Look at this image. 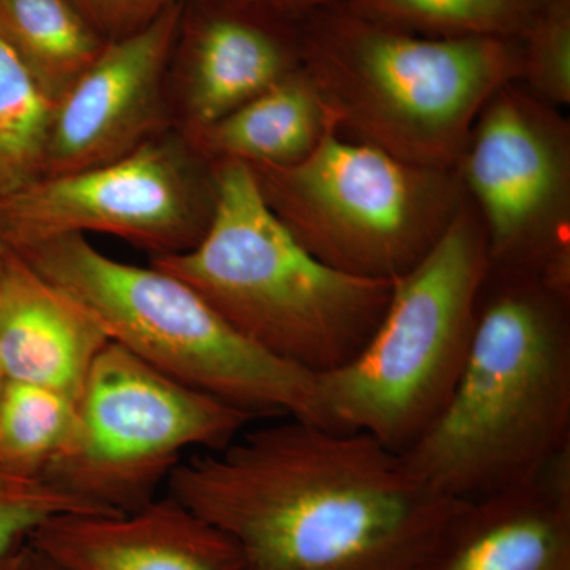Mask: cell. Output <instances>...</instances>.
<instances>
[{
    "instance_id": "obj_22",
    "label": "cell",
    "mask_w": 570,
    "mask_h": 570,
    "mask_svg": "<svg viewBox=\"0 0 570 570\" xmlns=\"http://www.w3.org/2000/svg\"><path fill=\"white\" fill-rule=\"evenodd\" d=\"M63 513H105L43 479L22 478L0 466V562L31 542L45 521Z\"/></svg>"
},
{
    "instance_id": "obj_19",
    "label": "cell",
    "mask_w": 570,
    "mask_h": 570,
    "mask_svg": "<svg viewBox=\"0 0 570 570\" xmlns=\"http://www.w3.org/2000/svg\"><path fill=\"white\" fill-rule=\"evenodd\" d=\"M55 104L0 37V204L45 176Z\"/></svg>"
},
{
    "instance_id": "obj_2",
    "label": "cell",
    "mask_w": 570,
    "mask_h": 570,
    "mask_svg": "<svg viewBox=\"0 0 570 570\" xmlns=\"http://www.w3.org/2000/svg\"><path fill=\"white\" fill-rule=\"evenodd\" d=\"M570 450V285L490 268L466 362L404 459L445 497H491Z\"/></svg>"
},
{
    "instance_id": "obj_13",
    "label": "cell",
    "mask_w": 570,
    "mask_h": 570,
    "mask_svg": "<svg viewBox=\"0 0 570 570\" xmlns=\"http://www.w3.org/2000/svg\"><path fill=\"white\" fill-rule=\"evenodd\" d=\"M32 549L67 570H239L232 539L165 494L129 513H63Z\"/></svg>"
},
{
    "instance_id": "obj_6",
    "label": "cell",
    "mask_w": 570,
    "mask_h": 570,
    "mask_svg": "<svg viewBox=\"0 0 570 570\" xmlns=\"http://www.w3.org/2000/svg\"><path fill=\"white\" fill-rule=\"evenodd\" d=\"M11 250L165 376L257 420L309 422L316 376L255 347L178 277L108 257L81 235Z\"/></svg>"
},
{
    "instance_id": "obj_26",
    "label": "cell",
    "mask_w": 570,
    "mask_h": 570,
    "mask_svg": "<svg viewBox=\"0 0 570 570\" xmlns=\"http://www.w3.org/2000/svg\"><path fill=\"white\" fill-rule=\"evenodd\" d=\"M29 546L22 547L17 553L11 554L6 561L0 562V570H24L28 560Z\"/></svg>"
},
{
    "instance_id": "obj_7",
    "label": "cell",
    "mask_w": 570,
    "mask_h": 570,
    "mask_svg": "<svg viewBox=\"0 0 570 570\" xmlns=\"http://www.w3.org/2000/svg\"><path fill=\"white\" fill-rule=\"evenodd\" d=\"M266 206L322 264L395 281L420 264L466 200L455 170L420 167L347 140L333 122L288 167H249Z\"/></svg>"
},
{
    "instance_id": "obj_25",
    "label": "cell",
    "mask_w": 570,
    "mask_h": 570,
    "mask_svg": "<svg viewBox=\"0 0 570 570\" xmlns=\"http://www.w3.org/2000/svg\"><path fill=\"white\" fill-rule=\"evenodd\" d=\"M24 570H67L61 568V566L56 564L48 558H45L43 554H40L39 551L32 549L31 543H29L28 551V560H26Z\"/></svg>"
},
{
    "instance_id": "obj_24",
    "label": "cell",
    "mask_w": 570,
    "mask_h": 570,
    "mask_svg": "<svg viewBox=\"0 0 570 570\" xmlns=\"http://www.w3.org/2000/svg\"><path fill=\"white\" fill-rule=\"evenodd\" d=\"M232 2L269 11V13H275L277 17L299 22L307 14L335 2V0H232Z\"/></svg>"
},
{
    "instance_id": "obj_4",
    "label": "cell",
    "mask_w": 570,
    "mask_h": 570,
    "mask_svg": "<svg viewBox=\"0 0 570 570\" xmlns=\"http://www.w3.org/2000/svg\"><path fill=\"white\" fill-rule=\"evenodd\" d=\"M302 69L341 137L455 170L487 100L520 80L519 40L436 39L335 0L299 21Z\"/></svg>"
},
{
    "instance_id": "obj_5",
    "label": "cell",
    "mask_w": 570,
    "mask_h": 570,
    "mask_svg": "<svg viewBox=\"0 0 570 570\" xmlns=\"http://www.w3.org/2000/svg\"><path fill=\"white\" fill-rule=\"evenodd\" d=\"M489 273L485 232L466 197L438 245L393 281L387 311L366 346L314 379L309 422L407 452L459 382Z\"/></svg>"
},
{
    "instance_id": "obj_9",
    "label": "cell",
    "mask_w": 570,
    "mask_h": 570,
    "mask_svg": "<svg viewBox=\"0 0 570 570\" xmlns=\"http://www.w3.org/2000/svg\"><path fill=\"white\" fill-rule=\"evenodd\" d=\"M214 206V164L174 127L115 163L45 176L2 202L0 246L102 234L151 257L181 254L204 238Z\"/></svg>"
},
{
    "instance_id": "obj_3",
    "label": "cell",
    "mask_w": 570,
    "mask_h": 570,
    "mask_svg": "<svg viewBox=\"0 0 570 570\" xmlns=\"http://www.w3.org/2000/svg\"><path fill=\"white\" fill-rule=\"evenodd\" d=\"M216 206L204 238L149 265L197 292L255 347L306 373L346 365L376 332L393 281L322 264L266 206L250 168L213 163Z\"/></svg>"
},
{
    "instance_id": "obj_8",
    "label": "cell",
    "mask_w": 570,
    "mask_h": 570,
    "mask_svg": "<svg viewBox=\"0 0 570 570\" xmlns=\"http://www.w3.org/2000/svg\"><path fill=\"white\" fill-rule=\"evenodd\" d=\"M257 420L108 343L77 400L69 445L45 482L105 513L154 501L189 450L230 444Z\"/></svg>"
},
{
    "instance_id": "obj_10",
    "label": "cell",
    "mask_w": 570,
    "mask_h": 570,
    "mask_svg": "<svg viewBox=\"0 0 570 570\" xmlns=\"http://www.w3.org/2000/svg\"><path fill=\"white\" fill-rule=\"evenodd\" d=\"M489 246L490 268L570 285V124L519 81L472 124L455 168Z\"/></svg>"
},
{
    "instance_id": "obj_15",
    "label": "cell",
    "mask_w": 570,
    "mask_h": 570,
    "mask_svg": "<svg viewBox=\"0 0 570 570\" xmlns=\"http://www.w3.org/2000/svg\"><path fill=\"white\" fill-rule=\"evenodd\" d=\"M428 570H570V450L527 482L468 502Z\"/></svg>"
},
{
    "instance_id": "obj_14",
    "label": "cell",
    "mask_w": 570,
    "mask_h": 570,
    "mask_svg": "<svg viewBox=\"0 0 570 570\" xmlns=\"http://www.w3.org/2000/svg\"><path fill=\"white\" fill-rule=\"evenodd\" d=\"M110 337L71 296L0 246V367L6 382L78 400Z\"/></svg>"
},
{
    "instance_id": "obj_12",
    "label": "cell",
    "mask_w": 570,
    "mask_h": 570,
    "mask_svg": "<svg viewBox=\"0 0 570 570\" xmlns=\"http://www.w3.org/2000/svg\"><path fill=\"white\" fill-rule=\"evenodd\" d=\"M299 69L298 21L232 0H186L171 59L175 127L198 132Z\"/></svg>"
},
{
    "instance_id": "obj_17",
    "label": "cell",
    "mask_w": 570,
    "mask_h": 570,
    "mask_svg": "<svg viewBox=\"0 0 570 570\" xmlns=\"http://www.w3.org/2000/svg\"><path fill=\"white\" fill-rule=\"evenodd\" d=\"M0 37L55 107L107 45L70 0H0Z\"/></svg>"
},
{
    "instance_id": "obj_11",
    "label": "cell",
    "mask_w": 570,
    "mask_h": 570,
    "mask_svg": "<svg viewBox=\"0 0 570 570\" xmlns=\"http://www.w3.org/2000/svg\"><path fill=\"white\" fill-rule=\"evenodd\" d=\"M184 2L168 7L140 31L107 41L56 104L45 176L115 163L174 129L168 82Z\"/></svg>"
},
{
    "instance_id": "obj_16",
    "label": "cell",
    "mask_w": 570,
    "mask_h": 570,
    "mask_svg": "<svg viewBox=\"0 0 570 570\" xmlns=\"http://www.w3.org/2000/svg\"><path fill=\"white\" fill-rule=\"evenodd\" d=\"M330 124L316 88L299 69L187 137L212 163L288 167L316 149Z\"/></svg>"
},
{
    "instance_id": "obj_27",
    "label": "cell",
    "mask_w": 570,
    "mask_h": 570,
    "mask_svg": "<svg viewBox=\"0 0 570 570\" xmlns=\"http://www.w3.org/2000/svg\"><path fill=\"white\" fill-rule=\"evenodd\" d=\"M3 385H6V377H3L2 367H0V392H2Z\"/></svg>"
},
{
    "instance_id": "obj_18",
    "label": "cell",
    "mask_w": 570,
    "mask_h": 570,
    "mask_svg": "<svg viewBox=\"0 0 570 570\" xmlns=\"http://www.w3.org/2000/svg\"><path fill=\"white\" fill-rule=\"evenodd\" d=\"M371 20L436 39L520 40L543 0H340Z\"/></svg>"
},
{
    "instance_id": "obj_20",
    "label": "cell",
    "mask_w": 570,
    "mask_h": 570,
    "mask_svg": "<svg viewBox=\"0 0 570 570\" xmlns=\"http://www.w3.org/2000/svg\"><path fill=\"white\" fill-rule=\"evenodd\" d=\"M77 400L40 387L6 382L0 392V466L22 478L43 479L69 445Z\"/></svg>"
},
{
    "instance_id": "obj_23",
    "label": "cell",
    "mask_w": 570,
    "mask_h": 570,
    "mask_svg": "<svg viewBox=\"0 0 570 570\" xmlns=\"http://www.w3.org/2000/svg\"><path fill=\"white\" fill-rule=\"evenodd\" d=\"M105 40L140 31L179 0H70Z\"/></svg>"
},
{
    "instance_id": "obj_21",
    "label": "cell",
    "mask_w": 570,
    "mask_h": 570,
    "mask_svg": "<svg viewBox=\"0 0 570 570\" xmlns=\"http://www.w3.org/2000/svg\"><path fill=\"white\" fill-rule=\"evenodd\" d=\"M519 43L520 85L551 107H568L570 0H543Z\"/></svg>"
},
{
    "instance_id": "obj_1",
    "label": "cell",
    "mask_w": 570,
    "mask_h": 570,
    "mask_svg": "<svg viewBox=\"0 0 570 570\" xmlns=\"http://www.w3.org/2000/svg\"><path fill=\"white\" fill-rule=\"evenodd\" d=\"M165 487L239 570H428L468 504L367 434L292 417L184 459Z\"/></svg>"
}]
</instances>
